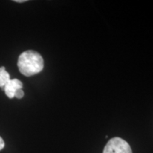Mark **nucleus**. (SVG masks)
I'll return each mask as SVG.
<instances>
[{"instance_id":"1","label":"nucleus","mask_w":153,"mask_h":153,"mask_svg":"<svg viewBox=\"0 0 153 153\" xmlns=\"http://www.w3.org/2000/svg\"><path fill=\"white\" fill-rule=\"evenodd\" d=\"M17 66L22 74L26 76H30L43 70L44 61L40 53L28 50L19 55Z\"/></svg>"},{"instance_id":"2","label":"nucleus","mask_w":153,"mask_h":153,"mask_svg":"<svg viewBox=\"0 0 153 153\" xmlns=\"http://www.w3.org/2000/svg\"><path fill=\"white\" fill-rule=\"evenodd\" d=\"M103 153H133V152L128 143L120 137H116L108 141Z\"/></svg>"},{"instance_id":"3","label":"nucleus","mask_w":153,"mask_h":153,"mask_svg":"<svg viewBox=\"0 0 153 153\" xmlns=\"http://www.w3.org/2000/svg\"><path fill=\"white\" fill-rule=\"evenodd\" d=\"M4 88L6 95L9 99H13L14 97V94L16 90L23 88V83L18 79H12L9 80L6 84Z\"/></svg>"},{"instance_id":"4","label":"nucleus","mask_w":153,"mask_h":153,"mask_svg":"<svg viewBox=\"0 0 153 153\" xmlns=\"http://www.w3.org/2000/svg\"><path fill=\"white\" fill-rule=\"evenodd\" d=\"M10 75L6 71L4 67L0 68V87H4L10 80Z\"/></svg>"},{"instance_id":"5","label":"nucleus","mask_w":153,"mask_h":153,"mask_svg":"<svg viewBox=\"0 0 153 153\" xmlns=\"http://www.w3.org/2000/svg\"><path fill=\"white\" fill-rule=\"evenodd\" d=\"M24 91L22 90V89H18V90H16V92L14 94V97H16V98L20 99H22L23 97H24Z\"/></svg>"},{"instance_id":"6","label":"nucleus","mask_w":153,"mask_h":153,"mask_svg":"<svg viewBox=\"0 0 153 153\" xmlns=\"http://www.w3.org/2000/svg\"><path fill=\"white\" fill-rule=\"evenodd\" d=\"M5 146V143L4 140L1 138V137H0V150H1L2 149L4 148Z\"/></svg>"},{"instance_id":"7","label":"nucleus","mask_w":153,"mask_h":153,"mask_svg":"<svg viewBox=\"0 0 153 153\" xmlns=\"http://www.w3.org/2000/svg\"><path fill=\"white\" fill-rule=\"evenodd\" d=\"M14 1H16V2H18V3H21V2H25V1H26V0H15Z\"/></svg>"}]
</instances>
